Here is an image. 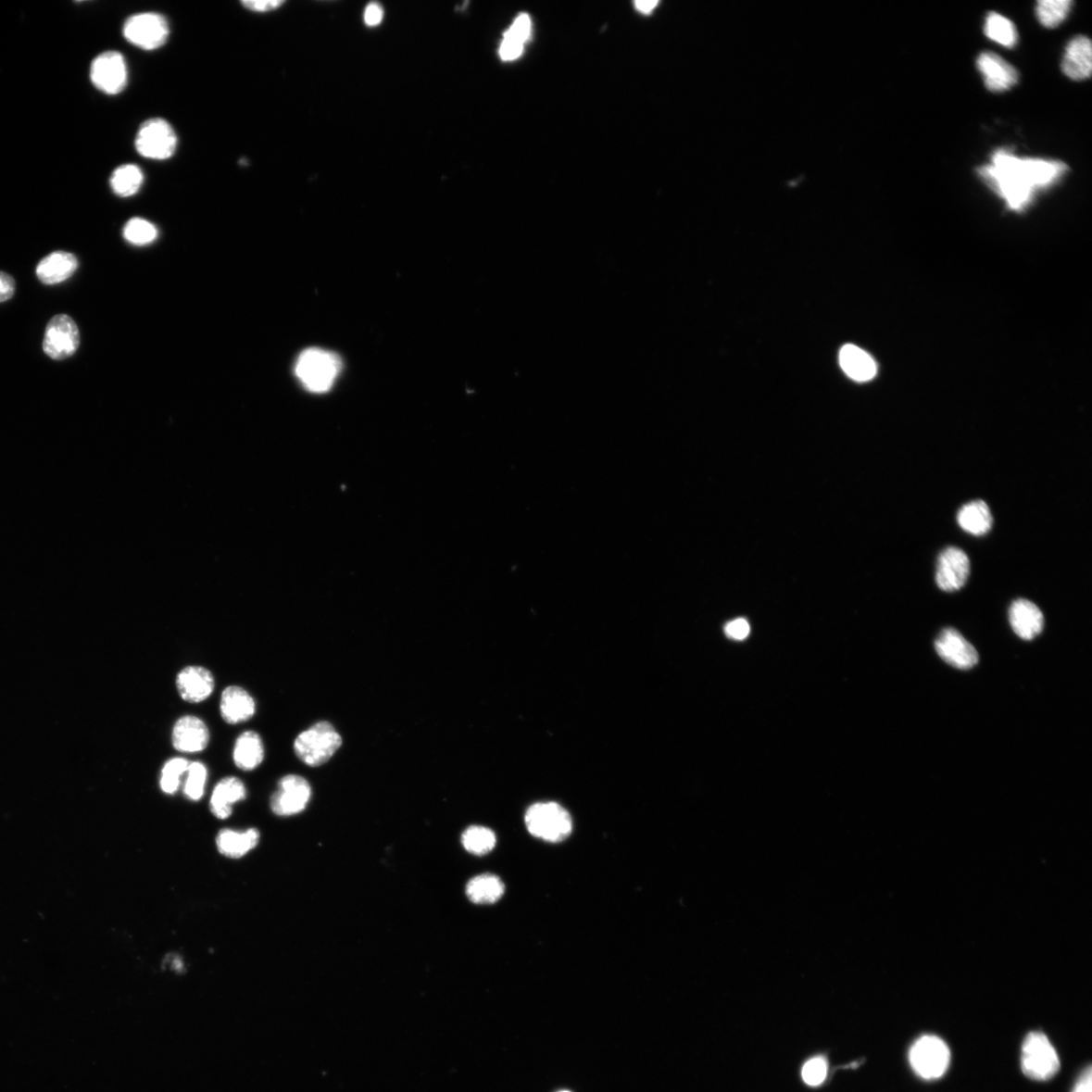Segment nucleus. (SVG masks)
Listing matches in <instances>:
<instances>
[{
    "label": "nucleus",
    "mask_w": 1092,
    "mask_h": 1092,
    "mask_svg": "<svg viewBox=\"0 0 1092 1092\" xmlns=\"http://www.w3.org/2000/svg\"><path fill=\"white\" fill-rule=\"evenodd\" d=\"M1067 170V165L1061 161L1020 158L1000 150L994 154L990 164L978 169V173L1010 208L1020 211L1031 203L1036 191L1051 186Z\"/></svg>",
    "instance_id": "1"
},
{
    "label": "nucleus",
    "mask_w": 1092,
    "mask_h": 1092,
    "mask_svg": "<svg viewBox=\"0 0 1092 1092\" xmlns=\"http://www.w3.org/2000/svg\"><path fill=\"white\" fill-rule=\"evenodd\" d=\"M340 368V359L333 352L310 348L297 359L295 374L308 391L322 394L333 388Z\"/></svg>",
    "instance_id": "2"
},
{
    "label": "nucleus",
    "mask_w": 1092,
    "mask_h": 1092,
    "mask_svg": "<svg viewBox=\"0 0 1092 1092\" xmlns=\"http://www.w3.org/2000/svg\"><path fill=\"white\" fill-rule=\"evenodd\" d=\"M341 745L342 738L334 726L328 722H320L297 735L294 749L306 765L319 767L327 763Z\"/></svg>",
    "instance_id": "3"
},
{
    "label": "nucleus",
    "mask_w": 1092,
    "mask_h": 1092,
    "mask_svg": "<svg viewBox=\"0 0 1092 1092\" xmlns=\"http://www.w3.org/2000/svg\"><path fill=\"white\" fill-rule=\"evenodd\" d=\"M525 823L529 833L551 843L564 841L572 830L570 813L556 802L533 804L526 812Z\"/></svg>",
    "instance_id": "4"
},
{
    "label": "nucleus",
    "mask_w": 1092,
    "mask_h": 1092,
    "mask_svg": "<svg viewBox=\"0 0 1092 1092\" xmlns=\"http://www.w3.org/2000/svg\"><path fill=\"white\" fill-rule=\"evenodd\" d=\"M1061 1061L1052 1043L1041 1032L1030 1033L1023 1043L1022 1069L1025 1076L1045 1081L1054 1077Z\"/></svg>",
    "instance_id": "5"
},
{
    "label": "nucleus",
    "mask_w": 1092,
    "mask_h": 1092,
    "mask_svg": "<svg viewBox=\"0 0 1092 1092\" xmlns=\"http://www.w3.org/2000/svg\"><path fill=\"white\" fill-rule=\"evenodd\" d=\"M948 1045L935 1036H923L912 1045L910 1062L913 1072L925 1080L942 1077L950 1064Z\"/></svg>",
    "instance_id": "6"
},
{
    "label": "nucleus",
    "mask_w": 1092,
    "mask_h": 1092,
    "mask_svg": "<svg viewBox=\"0 0 1092 1092\" xmlns=\"http://www.w3.org/2000/svg\"><path fill=\"white\" fill-rule=\"evenodd\" d=\"M135 146L140 156L152 160L169 159L178 148V136L163 119L144 121L138 132Z\"/></svg>",
    "instance_id": "7"
},
{
    "label": "nucleus",
    "mask_w": 1092,
    "mask_h": 1092,
    "mask_svg": "<svg viewBox=\"0 0 1092 1092\" xmlns=\"http://www.w3.org/2000/svg\"><path fill=\"white\" fill-rule=\"evenodd\" d=\"M124 36L134 46L143 50H157L169 37L168 20L156 13H143L130 17L124 26Z\"/></svg>",
    "instance_id": "8"
},
{
    "label": "nucleus",
    "mask_w": 1092,
    "mask_h": 1092,
    "mask_svg": "<svg viewBox=\"0 0 1092 1092\" xmlns=\"http://www.w3.org/2000/svg\"><path fill=\"white\" fill-rule=\"evenodd\" d=\"M80 345V329L71 317L62 314L50 320L43 341V350L50 358H69L79 349Z\"/></svg>",
    "instance_id": "9"
},
{
    "label": "nucleus",
    "mask_w": 1092,
    "mask_h": 1092,
    "mask_svg": "<svg viewBox=\"0 0 1092 1092\" xmlns=\"http://www.w3.org/2000/svg\"><path fill=\"white\" fill-rule=\"evenodd\" d=\"M312 796L308 782L302 776L288 775L279 782V788L270 798V809L279 816H293L307 808Z\"/></svg>",
    "instance_id": "10"
},
{
    "label": "nucleus",
    "mask_w": 1092,
    "mask_h": 1092,
    "mask_svg": "<svg viewBox=\"0 0 1092 1092\" xmlns=\"http://www.w3.org/2000/svg\"><path fill=\"white\" fill-rule=\"evenodd\" d=\"M91 77L99 91L115 95L125 90L128 71L123 55L115 51L105 52L92 64Z\"/></svg>",
    "instance_id": "11"
},
{
    "label": "nucleus",
    "mask_w": 1092,
    "mask_h": 1092,
    "mask_svg": "<svg viewBox=\"0 0 1092 1092\" xmlns=\"http://www.w3.org/2000/svg\"><path fill=\"white\" fill-rule=\"evenodd\" d=\"M935 647L937 655L956 669L970 670L978 664L977 650L955 628H946L936 637Z\"/></svg>",
    "instance_id": "12"
},
{
    "label": "nucleus",
    "mask_w": 1092,
    "mask_h": 1092,
    "mask_svg": "<svg viewBox=\"0 0 1092 1092\" xmlns=\"http://www.w3.org/2000/svg\"><path fill=\"white\" fill-rule=\"evenodd\" d=\"M970 575V560L962 549L948 547L937 559L935 582L946 592L962 589Z\"/></svg>",
    "instance_id": "13"
},
{
    "label": "nucleus",
    "mask_w": 1092,
    "mask_h": 1092,
    "mask_svg": "<svg viewBox=\"0 0 1092 1092\" xmlns=\"http://www.w3.org/2000/svg\"><path fill=\"white\" fill-rule=\"evenodd\" d=\"M208 727L206 722L194 715L181 717L173 725L171 742L176 751L186 754L205 751L209 743Z\"/></svg>",
    "instance_id": "14"
},
{
    "label": "nucleus",
    "mask_w": 1092,
    "mask_h": 1092,
    "mask_svg": "<svg viewBox=\"0 0 1092 1092\" xmlns=\"http://www.w3.org/2000/svg\"><path fill=\"white\" fill-rule=\"evenodd\" d=\"M977 68L984 76L986 87L991 92L1009 91L1019 82V73L1016 69L996 53L980 54L977 59Z\"/></svg>",
    "instance_id": "15"
},
{
    "label": "nucleus",
    "mask_w": 1092,
    "mask_h": 1092,
    "mask_svg": "<svg viewBox=\"0 0 1092 1092\" xmlns=\"http://www.w3.org/2000/svg\"><path fill=\"white\" fill-rule=\"evenodd\" d=\"M176 689L185 702L201 703L213 694L215 678L212 672L204 667H185L176 677Z\"/></svg>",
    "instance_id": "16"
},
{
    "label": "nucleus",
    "mask_w": 1092,
    "mask_h": 1092,
    "mask_svg": "<svg viewBox=\"0 0 1092 1092\" xmlns=\"http://www.w3.org/2000/svg\"><path fill=\"white\" fill-rule=\"evenodd\" d=\"M220 711L226 723L236 725L248 722L255 716L257 703L245 688L229 686L220 697Z\"/></svg>",
    "instance_id": "17"
},
{
    "label": "nucleus",
    "mask_w": 1092,
    "mask_h": 1092,
    "mask_svg": "<svg viewBox=\"0 0 1092 1092\" xmlns=\"http://www.w3.org/2000/svg\"><path fill=\"white\" fill-rule=\"evenodd\" d=\"M1009 616L1014 634L1024 641H1032L1043 632L1044 615L1039 607L1029 600L1014 601Z\"/></svg>",
    "instance_id": "18"
},
{
    "label": "nucleus",
    "mask_w": 1092,
    "mask_h": 1092,
    "mask_svg": "<svg viewBox=\"0 0 1092 1092\" xmlns=\"http://www.w3.org/2000/svg\"><path fill=\"white\" fill-rule=\"evenodd\" d=\"M1092 70L1091 42L1086 36H1077L1069 42L1062 61V71L1073 81L1088 79Z\"/></svg>",
    "instance_id": "19"
},
{
    "label": "nucleus",
    "mask_w": 1092,
    "mask_h": 1092,
    "mask_svg": "<svg viewBox=\"0 0 1092 1092\" xmlns=\"http://www.w3.org/2000/svg\"><path fill=\"white\" fill-rule=\"evenodd\" d=\"M247 790L245 783L237 777H225L216 785L209 809L219 820H226L233 813V805L245 800Z\"/></svg>",
    "instance_id": "20"
},
{
    "label": "nucleus",
    "mask_w": 1092,
    "mask_h": 1092,
    "mask_svg": "<svg viewBox=\"0 0 1092 1092\" xmlns=\"http://www.w3.org/2000/svg\"><path fill=\"white\" fill-rule=\"evenodd\" d=\"M79 268V260L72 253L56 251L43 258L38 264V279L45 284H56L72 277Z\"/></svg>",
    "instance_id": "21"
},
{
    "label": "nucleus",
    "mask_w": 1092,
    "mask_h": 1092,
    "mask_svg": "<svg viewBox=\"0 0 1092 1092\" xmlns=\"http://www.w3.org/2000/svg\"><path fill=\"white\" fill-rule=\"evenodd\" d=\"M840 364L847 376L856 382L871 381L877 373L875 360L866 351L852 345L841 349Z\"/></svg>",
    "instance_id": "22"
},
{
    "label": "nucleus",
    "mask_w": 1092,
    "mask_h": 1092,
    "mask_svg": "<svg viewBox=\"0 0 1092 1092\" xmlns=\"http://www.w3.org/2000/svg\"><path fill=\"white\" fill-rule=\"evenodd\" d=\"M264 755L266 751L259 734L247 731L238 736L233 749V760L238 769L246 772L256 770L262 764Z\"/></svg>",
    "instance_id": "23"
},
{
    "label": "nucleus",
    "mask_w": 1092,
    "mask_h": 1092,
    "mask_svg": "<svg viewBox=\"0 0 1092 1092\" xmlns=\"http://www.w3.org/2000/svg\"><path fill=\"white\" fill-rule=\"evenodd\" d=\"M259 832L257 829L246 831L223 830L217 835L216 844L219 852L229 858H242L259 843Z\"/></svg>",
    "instance_id": "24"
},
{
    "label": "nucleus",
    "mask_w": 1092,
    "mask_h": 1092,
    "mask_svg": "<svg viewBox=\"0 0 1092 1092\" xmlns=\"http://www.w3.org/2000/svg\"><path fill=\"white\" fill-rule=\"evenodd\" d=\"M957 521L964 532L976 536L986 534L994 524L988 505L981 500L963 506Z\"/></svg>",
    "instance_id": "25"
},
{
    "label": "nucleus",
    "mask_w": 1092,
    "mask_h": 1092,
    "mask_svg": "<svg viewBox=\"0 0 1092 1092\" xmlns=\"http://www.w3.org/2000/svg\"><path fill=\"white\" fill-rule=\"evenodd\" d=\"M505 886L502 880L493 874H483L470 880L467 885L469 899L476 904H492L497 902L504 895Z\"/></svg>",
    "instance_id": "26"
},
{
    "label": "nucleus",
    "mask_w": 1092,
    "mask_h": 1092,
    "mask_svg": "<svg viewBox=\"0 0 1092 1092\" xmlns=\"http://www.w3.org/2000/svg\"><path fill=\"white\" fill-rule=\"evenodd\" d=\"M532 23L527 15L517 18L512 27L506 32L500 48V56L504 61H512L521 56L524 43L531 34Z\"/></svg>",
    "instance_id": "27"
},
{
    "label": "nucleus",
    "mask_w": 1092,
    "mask_h": 1092,
    "mask_svg": "<svg viewBox=\"0 0 1092 1092\" xmlns=\"http://www.w3.org/2000/svg\"><path fill=\"white\" fill-rule=\"evenodd\" d=\"M144 182V175L134 164H125L118 168L110 178V186L114 193L121 197L134 195L139 192Z\"/></svg>",
    "instance_id": "28"
},
{
    "label": "nucleus",
    "mask_w": 1092,
    "mask_h": 1092,
    "mask_svg": "<svg viewBox=\"0 0 1092 1092\" xmlns=\"http://www.w3.org/2000/svg\"><path fill=\"white\" fill-rule=\"evenodd\" d=\"M987 38L1001 46L1013 48L1018 43V31L1012 21L998 13L988 14L985 26Z\"/></svg>",
    "instance_id": "29"
},
{
    "label": "nucleus",
    "mask_w": 1092,
    "mask_h": 1092,
    "mask_svg": "<svg viewBox=\"0 0 1092 1092\" xmlns=\"http://www.w3.org/2000/svg\"><path fill=\"white\" fill-rule=\"evenodd\" d=\"M461 842L471 854L483 856L492 851L497 840L488 827L473 825L463 833Z\"/></svg>",
    "instance_id": "30"
},
{
    "label": "nucleus",
    "mask_w": 1092,
    "mask_h": 1092,
    "mask_svg": "<svg viewBox=\"0 0 1092 1092\" xmlns=\"http://www.w3.org/2000/svg\"><path fill=\"white\" fill-rule=\"evenodd\" d=\"M1073 4L1072 0H1041L1036 4V17L1044 27L1054 29L1063 23Z\"/></svg>",
    "instance_id": "31"
},
{
    "label": "nucleus",
    "mask_w": 1092,
    "mask_h": 1092,
    "mask_svg": "<svg viewBox=\"0 0 1092 1092\" xmlns=\"http://www.w3.org/2000/svg\"><path fill=\"white\" fill-rule=\"evenodd\" d=\"M190 763L184 758H172L164 764L159 780L160 789L169 796H172L181 786L182 777L189 769Z\"/></svg>",
    "instance_id": "32"
},
{
    "label": "nucleus",
    "mask_w": 1092,
    "mask_h": 1092,
    "mask_svg": "<svg viewBox=\"0 0 1092 1092\" xmlns=\"http://www.w3.org/2000/svg\"><path fill=\"white\" fill-rule=\"evenodd\" d=\"M157 236V227L144 219H131L124 228V237L132 245H147Z\"/></svg>",
    "instance_id": "33"
},
{
    "label": "nucleus",
    "mask_w": 1092,
    "mask_h": 1092,
    "mask_svg": "<svg viewBox=\"0 0 1092 1092\" xmlns=\"http://www.w3.org/2000/svg\"><path fill=\"white\" fill-rule=\"evenodd\" d=\"M187 778L183 786V793L187 799L201 800L204 797L207 779V769L201 762L191 763L186 772Z\"/></svg>",
    "instance_id": "34"
},
{
    "label": "nucleus",
    "mask_w": 1092,
    "mask_h": 1092,
    "mask_svg": "<svg viewBox=\"0 0 1092 1092\" xmlns=\"http://www.w3.org/2000/svg\"><path fill=\"white\" fill-rule=\"evenodd\" d=\"M829 1072L826 1059L822 1056L811 1058L803 1065L801 1075L804 1083L810 1086H819L824 1083Z\"/></svg>",
    "instance_id": "35"
},
{
    "label": "nucleus",
    "mask_w": 1092,
    "mask_h": 1092,
    "mask_svg": "<svg viewBox=\"0 0 1092 1092\" xmlns=\"http://www.w3.org/2000/svg\"><path fill=\"white\" fill-rule=\"evenodd\" d=\"M749 631H751L749 624L746 620L743 619L735 620L725 626V634L727 636L737 639V641H742V639H745L748 635Z\"/></svg>",
    "instance_id": "36"
},
{
    "label": "nucleus",
    "mask_w": 1092,
    "mask_h": 1092,
    "mask_svg": "<svg viewBox=\"0 0 1092 1092\" xmlns=\"http://www.w3.org/2000/svg\"><path fill=\"white\" fill-rule=\"evenodd\" d=\"M16 282L9 274L0 271V303L6 302L14 296Z\"/></svg>",
    "instance_id": "37"
},
{
    "label": "nucleus",
    "mask_w": 1092,
    "mask_h": 1092,
    "mask_svg": "<svg viewBox=\"0 0 1092 1092\" xmlns=\"http://www.w3.org/2000/svg\"><path fill=\"white\" fill-rule=\"evenodd\" d=\"M242 5L251 10V12L269 13L271 10L279 8L283 5V2H280V0H269V2H252V0H248V2H242Z\"/></svg>",
    "instance_id": "38"
},
{
    "label": "nucleus",
    "mask_w": 1092,
    "mask_h": 1092,
    "mask_svg": "<svg viewBox=\"0 0 1092 1092\" xmlns=\"http://www.w3.org/2000/svg\"><path fill=\"white\" fill-rule=\"evenodd\" d=\"M383 18V10L378 4H370L364 14V20L370 27L378 26Z\"/></svg>",
    "instance_id": "39"
},
{
    "label": "nucleus",
    "mask_w": 1092,
    "mask_h": 1092,
    "mask_svg": "<svg viewBox=\"0 0 1092 1092\" xmlns=\"http://www.w3.org/2000/svg\"><path fill=\"white\" fill-rule=\"evenodd\" d=\"M1073 1092H1092L1091 1067H1088L1086 1072L1081 1074Z\"/></svg>",
    "instance_id": "40"
},
{
    "label": "nucleus",
    "mask_w": 1092,
    "mask_h": 1092,
    "mask_svg": "<svg viewBox=\"0 0 1092 1092\" xmlns=\"http://www.w3.org/2000/svg\"><path fill=\"white\" fill-rule=\"evenodd\" d=\"M658 4V2H636L635 6L639 12L647 15L653 12Z\"/></svg>",
    "instance_id": "41"
},
{
    "label": "nucleus",
    "mask_w": 1092,
    "mask_h": 1092,
    "mask_svg": "<svg viewBox=\"0 0 1092 1092\" xmlns=\"http://www.w3.org/2000/svg\"><path fill=\"white\" fill-rule=\"evenodd\" d=\"M561 1092H569V1091H561Z\"/></svg>",
    "instance_id": "42"
}]
</instances>
